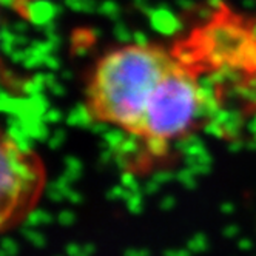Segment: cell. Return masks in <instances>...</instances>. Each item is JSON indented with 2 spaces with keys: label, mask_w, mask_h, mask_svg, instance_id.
<instances>
[{
  "label": "cell",
  "mask_w": 256,
  "mask_h": 256,
  "mask_svg": "<svg viewBox=\"0 0 256 256\" xmlns=\"http://www.w3.org/2000/svg\"><path fill=\"white\" fill-rule=\"evenodd\" d=\"M174 60L173 50L158 44H126L106 51L86 82L88 118L132 136Z\"/></svg>",
  "instance_id": "cell-1"
},
{
  "label": "cell",
  "mask_w": 256,
  "mask_h": 256,
  "mask_svg": "<svg viewBox=\"0 0 256 256\" xmlns=\"http://www.w3.org/2000/svg\"><path fill=\"white\" fill-rule=\"evenodd\" d=\"M176 58L218 88L256 82V16L221 4L172 46Z\"/></svg>",
  "instance_id": "cell-2"
},
{
  "label": "cell",
  "mask_w": 256,
  "mask_h": 256,
  "mask_svg": "<svg viewBox=\"0 0 256 256\" xmlns=\"http://www.w3.org/2000/svg\"><path fill=\"white\" fill-rule=\"evenodd\" d=\"M46 184L40 156L12 136L2 139V204L0 227L16 230L38 207Z\"/></svg>",
  "instance_id": "cell-3"
}]
</instances>
